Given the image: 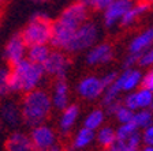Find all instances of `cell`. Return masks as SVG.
<instances>
[{"label":"cell","mask_w":153,"mask_h":151,"mask_svg":"<svg viewBox=\"0 0 153 151\" xmlns=\"http://www.w3.org/2000/svg\"><path fill=\"white\" fill-rule=\"evenodd\" d=\"M47 75L53 76L55 79L66 78L71 67L68 53L62 49H51V53L42 64Z\"/></svg>","instance_id":"8992f818"},{"label":"cell","mask_w":153,"mask_h":151,"mask_svg":"<svg viewBox=\"0 0 153 151\" xmlns=\"http://www.w3.org/2000/svg\"><path fill=\"white\" fill-rule=\"evenodd\" d=\"M150 7H152V3L148 1V0H138V1L133 3V6L127 10V13L124 14L123 18L120 19L119 25L122 27H130V26H133L141 16L145 15L149 11Z\"/></svg>","instance_id":"2e32d148"},{"label":"cell","mask_w":153,"mask_h":151,"mask_svg":"<svg viewBox=\"0 0 153 151\" xmlns=\"http://www.w3.org/2000/svg\"><path fill=\"white\" fill-rule=\"evenodd\" d=\"M0 120L4 125L10 128H18L22 121V113H21V108L14 101H6L4 104L0 106Z\"/></svg>","instance_id":"5bb4252c"},{"label":"cell","mask_w":153,"mask_h":151,"mask_svg":"<svg viewBox=\"0 0 153 151\" xmlns=\"http://www.w3.org/2000/svg\"><path fill=\"white\" fill-rule=\"evenodd\" d=\"M133 0H114L109 6L102 10V23L105 27H115L120 23V19L127 13V10L133 6Z\"/></svg>","instance_id":"9c48e42d"},{"label":"cell","mask_w":153,"mask_h":151,"mask_svg":"<svg viewBox=\"0 0 153 151\" xmlns=\"http://www.w3.org/2000/svg\"><path fill=\"white\" fill-rule=\"evenodd\" d=\"M142 75L141 69L135 68H123L120 74H118L115 82L119 85V87L122 88L123 93H130L137 90L138 87H141V82H142Z\"/></svg>","instance_id":"4fadbf2b"},{"label":"cell","mask_w":153,"mask_h":151,"mask_svg":"<svg viewBox=\"0 0 153 151\" xmlns=\"http://www.w3.org/2000/svg\"><path fill=\"white\" fill-rule=\"evenodd\" d=\"M142 87L149 88L150 91H153V67H150L146 72L142 75V82H141Z\"/></svg>","instance_id":"1f68e13d"},{"label":"cell","mask_w":153,"mask_h":151,"mask_svg":"<svg viewBox=\"0 0 153 151\" xmlns=\"http://www.w3.org/2000/svg\"><path fill=\"white\" fill-rule=\"evenodd\" d=\"M11 94L10 91V68H0V98Z\"/></svg>","instance_id":"4316f807"},{"label":"cell","mask_w":153,"mask_h":151,"mask_svg":"<svg viewBox=\"0 0 153 151\" xmlns=\"http://www.w3.org/2000/svg\"><path fill=\"white\" fill-rule=\"evenodd\" d=\"M138 66L143 68H150L153 67V45H150L146 50H143L138 59Z\"/></svg>","instance_id":"f1b7e54d"},{"label":"cell","mask_w":153,"mask_h":151,"mask_svg":"<svg viewBox=\"0 0 153 151\" xmlns=\"http://www.w3.org/2000/svg\"><path fill=\"white\" fill-rule=\"evenodd\" d=\"M138 59H140V55H134L128 52L127 56H124L123 59V68H133V67L138 66Z\"/></svg>","instance_id":"d6a6232c"},{"label":"cell","mask_w":153,"mask_h":151,"mask_svg":"<svg viewBox=\"0 0 153 151\" xmlns=\"http://www.w3.org/2000/svg\"><path fill=\"white\" fill-rule=\"evenodd\" d=\"M94 133L96 131L82 127L75 132L71 142V148L73 150H83V148L89 147L93 142H94Z\"/></svg>","instance_id":"ffe728a7"},{"label":"cell","mask_w":153,"mask_h":151,"mask_svg":"<svg viewBox=\"0 0 153 151\" xmlns=\"http://www.w3.org/2000/svg\"><path fill=\"white\" fill-rule=\"evenodd\" d=\"M148 1H150V3H152V0H148Z\"/></svg>","instance_id":"ab89813d"},{"label":"cell","mask_w":153,"mask_h":151,"mask_svg":"<svg viewBox=\"0 0 153 151\" xmlns=\"http://www.w3.org/2000/svg\"><path fill=\"white\" fill-rule=\"evenodd\" d=\"M89 10L90 8L83 1L75 0L71 4H68L55 21L70 30H75L89 19Z\"/></svg>","instance_id":"5b68a950"},{"label":"cell","mask_w":153,"mask_h":151,"mask_svg":"<svg viewBox=\"0 0 153 151\" xmlns=\"http://www.w3.org/2000/svg\"><path fill=\"white\" fill-rule=\"evenodd\" d=\"M71 151H83V150H73V148H71Z\"/></svg>","instance_id":"f35d334b"},{"label":"cell","mask_w":153,"mask_h":151,"mask_svg":"<svg viewBox=\"0 0 153 151\" xmlns=\"http://www.w3.org/2000/svg\"><path fill=\"white\" fill-rule=\"evenodd\" d=\"M99 26L92 21H86L78 29H75V32L73 33L70 41L67 44L64 52L67 53H79V52H85L89 48H92L94 44L99 41Z\"/></svg>","instance_id":"277c9868"},{"label":"cell","mask_w":153,"mask_h":151,"mask_svg":"<svg viewBox=\"0 0 153 151\" xmlns=\"http://www.w3.org/2000/svg\"><path fill=\"white\" fill-rule=\"evenodd\" d=\"M3 127H4V124L1 123V120H0V132H1V129H3Z\"/></svg>","instance_id":"74e56055"},{"label":"cell","mask_w":153,"mask_h":151,"mask_svg":"<svg viewBox=\"0 0 153 151\" xmlns=\"http://www.w3.org/2000/svg\"><path fill=\"white\" fill-rule=\"evenodd\" d=\"M104 85H102L101 76L97 75H88L81 79L76 85V93L81 98L86 101H96L101 98L104 91Z\"/></svg>","instance_id":"ba28073f"},{"label":"cell","mask_w":153,"mask_h":151,"mask_svg":"<svg viewBox=\"0 0 153 151\" xmlns=\"http://www.w3.org/2000/svg\"><path fill=\"white\" fill-rule=\"evenodd\" d=\"M116 76H118V72H114V71H111V72H107L105 75L101 76V80H102V85H104V87H108L111 83H114V80L116 79Z\"/></svg>","instance_id":"836d02e7"},{"label":"cell","mask_w":153,"mask_h":151,"mask_svg":"<svg viewBox=\"0 0 153 151\" xmlns=\"http://www.w3.org/2000/svg\"><path fill=\"white\" fill-rule=\"evenodd\" d=\"M26 50H27V45L25 44L21 33H15L8 38V41L4 45L3 56L10 66H14L21 60L26 59Z\"/></svg>","instance_id":"30bf717a"},{"label":"cell","mask_w":153,"mask_h":151,"mask_svg":"<svg viewBox=\"0 0 153 151\" xmlns=\"http://www.w3.org/2000/svg\"><path fill=\"white\" fill-rule=\"evenodd\" d=\"M81 1H83L89 8L97 10V11H102V10L107 6H109L114 0H81Z\"/></svg>","instance_id":"f546056e"},{"label":"cell","mask_w":153,"mask_h":151,"mask_svg":"<svg viewBox=\"0 0 153 151\" xmlns=\"http://www.w3.org/2000/svg\"><path fill=\"white\" fill-rule=\"evenodd\" d=\"M114 117L116 119L119 124H123V123H130L133 121V117H134V110L128 109L127 106H124L123 104L119 105V108L115 110Z\"/></svg>","instance_id":"484cf974"},{"label":"cell","mask_w":153,"mask_h":151,"mask_svg":"<svg viewBox=\"0 0 153 151\" xmlns=\"http://www.w3.org/2000/svg\"><path fill=\"white\" fill-rule=\"evenodd\" d=\"M52 33V19L45 13H36L22 29L21 35L27 46L49 44Z\"/></svg>","instance_id":"3957f363"},{"label":"cell","mask_w":153,"mask_h":151,"mask_svg":"<svg viewBox=\"0 0 153 151\" xmlns=\"http://www.w3.org/2000/svg\"><path fill=\"white\" fill-rule=\"evenodd\" d=\"M29 136L33 146V151H49L55 144H57L56 131L45 123L32 127Z\"/></svg>","instance_id":"52a82bcc"},{"label":"cell","mask_w":153,"mask_h":151,"mask_svg":"<svg viewBox=\"0 0 153 151\" xmlns=\"http://www.w3.org/2000/svg\"><path fill=\"white\" fill-rule=\"evenodd\" d=\"M142 147V140H141V132L137 131L128 138L118 139L112 143L109 147L104 148V151H140Z\"/></svg>","instance_id":"ac0fdd59"},{"label":"cell","mask_w":153,"mask_h":151,"mask_svg":"<svg viewBox=\"0 0 153 151\" xmlns=\"http://www.w3.org/2000/svg\"><path fill=\"white\" fill-rule=\"evenodd\" d=\"M105 110L101 109V108H96V109L90 110L89 113L85 116L83 119V127L92 129V131H97L101 125H104L105 121Z\"/></svg>","instance_id":"603a6c76"},{"label":"cell","mask_w":153,"mask_h":151,"mask_svg":"<svg viewBox=\"0 0 153 151\" xmlns=\"http://www.w3.org/2000/svg\"><path fill=\"white\" fill-rule=\"evenodd\" d=\"M140 129L135 127V124L133 121L130 123H123V124H119V127L116 128V138L118 139H124V138H128L130 135H133L134 132H137Z\"/></svg>","instance_id":"83f0119b"},{"label":"cell","mask_w":153,"mask_h":151,"mask_svg":"<svg viewBox=\"0 0 153 151\" xmlns=\"http://www.w3.org/2000/svg\"><path fill=\"white\" fill-rule=\"evenodd\" d=\"M152 109H153V104H152Z\"/></svg>","instance_id":"60d3db41"},{"label":"cell","mask_w":153,"mask_h":151,"mask_svg":"<svg viewBox=\"0 0 153 151\" xmlns=\"http://www.w3.org/2000/svg\"><path fill=\"white\" fill-rule=\"evenodd\" d=\"M152 3H153V0H152Z\"/></svg>","instance_id":"b9f144b4"},{"label":"cell","mask_w":153,"mask_h":151,"mask_svg":"<svg viewBox=\"0 0 153 151\" xmlns=\"http://www.w3.org/2000/svg\"><path fill=\"white\" fill-rule=\"evenodd\" d=\"M116 140V129L109 125H101L94 133V142L102 148H107Z\"/></svg>","instance_id":"7402d4cb"},{"label":"cell","mask_w":153,"mask_h":151,"mask_svg":"<svg viewBox=\"0 0 153 151\" xmlns=\"http://www.w3.org/2000/svg\"><path fill=\"white\" fill-rule=\"evenodd\" d=\"M134 95H135V102H137V110L138 109H152L153 104V91H150L146 87H138L137 90H134Z\"/></svg>","instance_id":"cb8c5ba5"},{"label":"cell","mask_w":153,"mask_h":151,"mask_svg":"<svg viewBox=\"0 0 153 151\" xmlns=\"http://www.w3.org/2000/svg\"><path fill=\"white\" fill-rule=\"evenodd\" d=\"M19 108L22 113V121L29 128L44 124L53 109L49 93L41 87L23 93Z\"/></svg>","instance_id":"6da1fadb"},{"label":"cell","mask_w":153,"mask_h":151,"mask_svg":"<svg viewBox=\"0 0 153 151\" xmlns=\"http://www.w3.org/2000/svg\"><path fill=\"white\" fill-rule=\"evenodd\" d=\"M115 56L114 46L109 42H97L92 48L88 49L86 53V63L89 66H101L109 63Z\"/></svg>","instance_id":"8fae6325"},{"label":"cell","mask_w":153,"mask_h":151,"mask_svg":"<svg viewBox=\"0 0 153 151\" xmlns=\"http://www.w3.org/2000/svg\"><path fill=\"white\" fill-rule=\"evenodd\" d=\"M34 3H48V1H51V0H32Z\"/></svg>","instance_id":"8d00e7d4"},{"label":"cell","mask_w":153,"mask_h":151,"mask_svg":"<svg viewBox=\"0 0 153 151\" xmlns=\"http://www.w3.org/2000/svg\"><path fill=\"white\" fill-rule=\"evenodd\" d=\"M52 101V106L56 110H63L70 105V86L67 83L66 78L55 79L52 86V91L49 93Z\"/></svg>","instance_id":"7c38bea8"},{"label":"cell","mask_w":153,"mask_h":151,"mask_svg":"<svg viewBox=\"0 0 153 151\" xmlns=\"http://www.w3.org/2000/svg\"><path fill=\"white\" fill-rule=\"evenodd\" d=\"M6 151H33L30 136L22 131H14L6 139Z\"/></svg>","instance_id":"e0dca14e"},{"label":"cell","mask_w":153,"mask_h":151,"mask_svg":"<svg viewBox=\"0 0 153 151\" xmlns=\"http://www.w3.org/2000/svg\"><path fill=\"white\" fill-rule=\"evenodd\" d=\"M45 71L41 64L30 63L27 59L10 66V91L23 94L41 86L45 78Z\"/></svg>","instance_id":"7a4b0ae2"},{"label":"cell","mask_w":153,"mask_h":151,"mask_svg":"<svg viewBox=\"0 0 153 151\" xmlns=\"http://www.w3.org/2000/svg\"><path fill=\"white\" fill-rule=\"evenodd\" d=\"M140 132H141L142 146H153V124H150L146 128L141 129Z\"/></svg>","instance_id":"4dcf8cb0"},{"label":"cell","mask_w":153,"mask_h":151,"mask_svg":"<svg viewBox=\"0 0 153 151\" xmlns=\"http://www.w3.org/2000/svg\"><path fill=\"white\" fill-rule=\"evenodd\" d=\"M140 151H153V146H143V147H141Z\"/></svg>","instance_id":"d590c367"},{"label":"cell","mask_w":153,"mask_h":151,"mask_svg":"<svg viewBox=\"0 0 153 151\" xmlns=\"http://www.w3.org/2000/svg\"><path fill=\"white\" fill-rule=\"evenodd\" d=\"M79 117V106L75 104H70L63 110H60V117L57 121V128L62 135H68L71 129L75 127Z\"/></svg>","instance_id":"9a60e30c"},{"label":"cell","mask_w":153,"mask_h":151,"mask_svg":"<svg viewBox=\"0 0 153 151\" xmlns=\"http://www.w3.org/2000/svg\"><path fill=\"white\" fill-rule=\"evenodd\" d=\"M51 53V46L49 44H38V45H32L27 46L26 50V59L30 63L34 64H44V61L47 60V57Z\"/></svg>","instance_id":"44dd1931"},{"label":"cell","mask_w":153,"mask_h":151,"mask_svg":"<svg viewBox=\"0 0 153 151\" xmlns=\"http://www.w3.org/2000/svg\"><path fill=\"white\" fill-rule=\"evenodd\" d=\"M153 45V27H148L137 34L128 44V52L134 55H141L143 50Z\"/></svg>","instance_id":"d6986e66"},{"label":"cell","mask_w":153,"mask_h":151,"mask_svg":"<svg viewBox=\"0 0 153 151\" xmlns=\"http://www.w3.org/2000/svg\"><path fill=\"white\" fill-rule=\"evenodd\" d=\"M133 123L135 124L138 129H143L153 124V109L148 108V109H138L134 112Z\"/></svg>","instance_id":"d4e9b609"},{"label":"cell","mask_w":153,"mask_h":151,"mask_svg":"<svg viewBox=\"0 0 153 151\" xmlns=\"http://www.w3.org/2000/svg\"><path fill=\"white\" fill-rule=\"evenodd\" d=\"M49 151H63V147H62V146L59 144V143H57V144H55Z\"/></svg>","instance_id":"e575fe53"}]
</instances>
